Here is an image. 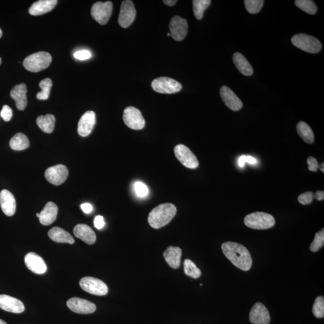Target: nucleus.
I'll list each match as a JSON object with an SVG mask.
<instances>
[{"label": "nucleus", "mask_w": 324, "mask_h": 324, "mask_svg": "<svg viewBox=\"0 0 324 324\" xmlns=\"http://www.w3.org/2000/svg\"><path fill=\"white\" fill-rule=\"evenodd\" d=\"M210 4V0H194L193 1V10H194L195 18L198 20L202 19L203 13Z\"/></svg>", "instance_id": "obj_31"}, {"label": "nucleus", "mask_w": 324, "mask_h": 324, "mask_svg": "<svg viewBox=\"0 0 324 324\" xmlns=\"http://www.w3.org/2000/svg\"><path fill=\"white\" fill-rule=\"evenodd\" d=\"M247 227L254 230H267L275 225V218L272 215L264 212H255L247 215L244 220Z\"/></svg>", "instance_id": "obj_4"}, {"label": "nucleus", "mask_w": 324, "mask_h": 324, "mask_svg": "<svg viewBox=\"0 0 324 324\" xmlns=\"http://www.w3.org/2000/svg\"><path fill=\"white\" fill-rule=\"evenodd\" d=\"M314 199V194L312 192H307L301 194L298 198V202L302 205H308Z\"/></svg>", "instance_id": "obj_39"}, {"label": "nucleus", "mask_w": 324, "mask_h": 324, "mask_svg": "<svg viewBox=\"0 0 324 324\" xmlns=\"http://www.w3.org/2000/svg\"><path fill=\"white\" fill-rule=\"evenodd\" d=\"M58 206L54 202H49L44 206L43 210L40 212L39 221L41 224L48 226L52 224L57 219Z\"/></svg>", "instance_id": "obj_24"}, {"label": "nucleus", "mask_w": 324, "mask_h": 324, "mask_svg": "<svg viewBox=\"0 0 324 324\" xmlns=\"http://www.w3.org/2000/svg\"><path fill=\"white\" fill-rule=\"evenodd\" d=\"M176 206L171 203H162L151 211L148 221L152 228L159 229L168 224L177 213Z\"/></svg>", "instance_id": "obj_2"}, {"label": "nucleus", "mask_w": 324, "mask_h": 324, "mask_svg": "<svg viewBox=\"0 0 324 324\" xmlns=\"http://www.w3.org/2000/svg\"><path fill=\"white\" fill-rule=\"evenodd\" d=\"M223 253L235 266L243 271H248L252 265L250 252L244 245L234 242H226L222 245Z\"/></svg>", "instance_id": "obj_1"}, {"label": "nucleus", "mask_w": 324, "mask_h": 324, "mask_svg": "<svg viewBox=\"0 0 324 324\" xmlns=\"http://www.w3.org/2000/svg\"><path fill=\"white\" fill-rule=\"evenodd\" d=\"M307 163L308 164V169L309 171L313 172H317L318 168H319V164L318 163L317 159L314 157H309L307 159Z\"/></svg>", "instance_id": "obj_42"}, {"label": "nucleus", "mask_w": 324, "mask_h": 324, "mask_svg": "<svg viewBox=\"0 0 324 324\" xmlns=\"http://www.w3.org/2000/svg\"><path fill=\"white\" fill-rule=\"evenodd\" d=\"M0 116H1L2 119H3L5 122H9L11 119H12L13 116L12 109H11L8 105H4L3 107H2L1 113H0Z\"/></svg>", "instance_id": "obj_40"}, {"label": "nucleus", "mask_w": 324, "mask_h": 324, "mask_svg": "<svg viewBox=\"0 0 324 324\" xmlns=\"http://www.w3.org/2000/svg\"><path fill=\"white\" fill-rule=\"evenodd\" d=\"M246 162H248V163L254 164L256 163V159L252 157V156H246V159H245Z\"/></svg>", "instance_id": "obj_48"}, {"label": "nucleus", "mask_w": 324, "mask_h": 324, "mask_svg": "<svg viewBox=\"0 0 324 324\" xmlns=\"http://www.w3.org/2000/svg\"><path fill=\"white\" fill-rule=\"evenodd\" d=\"M136 11L133 2L130 0L122 2L119 17V24L124 29L130 27L135 20Z\"/></svg>", "instance_id": "obj_12"}, {"label": "nucleus", "mask_w": 324, "mask_h": 324, "mask_svg": "<svg viewBox=\"0 0 324 324\" xmlns=\"http://www.w3.org/2000/svg\"><path fill=\"white\" fill-rule=\"evenodd\" d=\"M52 86V82L49 78H46L40 81L39 83V86L41 89L40 92L37 94V98L39 100H47L49 98L50 91Z\"/></svg>", "instance_id": "obj_33"}, {"label": "nucleus", "mask_w": 324, "mask_h": 324, "mask_svg": "<svg viewBox=\"0 0 324 324\" xmlns=\"http://www.w3.org/2000/svg\"><path fill=\"white\" fill-rule=\"evenodd\" d=\"M314 198L318 201H323L324 198V192L318 191L314 194Z\"/></svg>", "instance_id": "obj_45"}, {"label": "nucleus", "mask_w": 324, "mask_h": 324, "mask_svg": "<svg viewBox=\"0 0 324 324\" xmlns=\"http://www.w3.org/2000/svg\"><path fill=\"white\" fill-rule=\"evenodd\" d=\"M295 4L299 9L309 15H314L318 10L317 5L311 0H296Z\"/></svg>", "instance_id": "obj_32"}, {"label": "nucleus", "mask_w": 324, "mask_h": 324, "mask_svg": "<svg viewBox=\"0 0 324 324\" xmlns=\"http://www.w3.org/2000/svg\"><path fill=\"white\" fill-rule=\"evenodd\" d=\"M68 175V169L63 164L50 167L44 172V177L47 181L55 186H60L65 182Z\"/></svg>", "instance_id": "obj_11"}, {"label": "nucleus", "mask_w": 324, "mask_h": 324, "mask_svg": "<svg viewBox=\"0 0 324 324\" xmlns=\"http://www.w3.org/2000/svg\"><path fill=\"white\" fill-rule=\"evenodd\" d=\"M0 324H7L3 320H0Z\"/></svg>", "instance_id": "obj_50"}, {"label": "nucleus", "mask_w": 324, "mask_h": 324, "mask_svg": "<svg viewBox=\"0 0 324 324\" xmlns=\"http://www.w3.org/2000/svg\"><path fill=\"white\" fill-rule=\"evenodd\" d=\"M36 122L43 132L51 133L54 129L55 118L52 114H47L46 116H39L36 120Z\"/></svg>", "instance_id": "obj_28"}, {"label": "nucleus", "mask_w": 324, "mask_h": 324, "mask_svg": "<svg viewBox=\"0 0 324 324\" xmlns=\"http://www.w3.org/2000/svg\"><path fill=\"white\" fill-rule=\"evenodd\" d=\"M81 208L85 214H90L93 210V206L89 203H84L81 205Z\"/></svg>", "instance_id": "obj_44"}, {"label": "nucleus", "mask_w": 324, "mask_h": 324, "mask_svg": "<svg viewBox=\"0 0 324 324\" xmlns=\"http://www.w3.org/2000/svg\"><path fill=\"white\" fill-rule=\"evenodd\" d=\"M25 263L32 272L42 275L47 271V266L43 258L34 252L27 253L25 256Z\"/></svg>", "instance_id": "obj_17"}, {"label": "nucleus", "mask_w": 324, "mask_h": 324, "mask_svg": "<svg viewBox=\"0 0 324 324\" xmlns=\"http://www.w3.org/2000/svg\"><path fill=\"white\" fill-rule=\"evenodd\" d=\"M324 163L322 164H320L319 165V168L321 169V171H322L323 172H324Z\"/></svg>", "instance_id": "obj_49"}, {"label": "nucleus", "mask_w": 324, "mask_h": 324, "mask_svg": "<svg viewBox=\"0 0 324 324\" xmlns=\"http://www.w3.org/2000/svg\"><path fill=\"white\" fill-rule=\"evenodd\" d=\"M94 225V227L97 229V230H102V228H104L105 225L104 218L102 216H100V215L95 217Z\"/></svg>", "instance_id": "obj_43"}, {"label": "nucleus", "mask_w": 324, "mask_h": 324, "mask_svg": "<svg viewBox=\"0 0 324 324\" xmlns=\"http://www.w3.org/2000/svg\"><path fill=\"white\" fill-rule=\"evenodd\" d=\"M67 306L72 312L79 314H93L96 306L91 301L78 297H73L67 301Z\"/></svg>", "instance_id": "obj_14"}, {"label": "nucleus", "mask_w": 324, "mask_h": 324, "mask_svg": "<svg viewBox=\"0 0 324 324\" xmlns=\"http://www.w3.org/2000/svg\"><path fill=\"white\" fill-rule=\"evenodd\" d=\"M113 10V5L111 1L97 2L92 6V17L102 26L107 23Z\"/></svg>", "instance_id": "obj_8"}, {"label": "nucleus", "mask_w": 324, "mask_h": 324, "mask_svg": "<svg viewBox=\"0 0 324 324\" xmlns=\"http://www.w3.org/2000/svg\"><path fill=\"white\" fill-rule=\"evenodd\" d=\"M291 42L298 49L311 54H317L322 49V44L317 39L303 33L293 36Z\"/></svg>", "instance_id": "obj_5"}, {"label": "nucleus", "mask_w": 324, "mask_h": 324, "mask_svg": "<svg viewBox=\"0 0 324 324\" xmlns=\"http://www.w3.org/2000/svg\"><path fill=\"white\" fill-rule=\"evenodd\" d=\"M233 61L238 71L245 76H251L253 74L252 66L244 55L236 52L233 55Z\"/></svg>", "instance_id": "obj_27"}, {"label": "nucleus", "mask_w": 324, "mask_h": 324, "mask_svg": "<svg viewBox=\"0 0 324 324\" xmlns=\"http://www.w3.org/2000/svg\"><path fill=\"white\" fill-rule=\"evenodd\" d=\"M74 233L77 238L89 245L93 244L96 240L94 231L85 224H78L74 229Z\"/></svg>", "instance_id": "obj_22"}, {"label": "nucleus", "mask_w": 324, "mask_h": 324, "mask_svg": "<svg viewBox=\"0 0 324 324\" xmlns=\"http://www.w3.org/2000/svg\"><path fill=\"white\" fill-rule=\"evenodd\" d=\"M0 308L13 314H21L25 311L24 304L21 301L7 295H0Z\"/></svg>", "instance_id": "obj_19"}, {"label": "nucleus", "mask_w": 324, "mask_h": 324, "mask_svg": "<svg viewBox=\"0 0 324 324\" xmlns=\"http://www.w3.org/2000/svg\"><path fill=\"white\" fill-rule=\"evenodd\" d=\"M181 255H182V250L181 248L174 246L167 248L163 253L166 262L174 269H177L180 267Z\"/></svg>", "instance_id": "obj_25"}, {"label": "nucleus", "mask_w": 324, "mask_h": 324, "mask_svg": "<svg viewBox=\"0 0 324 324\" xmlns=\"http://www.w3.org/2000/svg\"><path fill=\"white\" fill-rule=\"evenodd\" d=\"M249 320L253 324H269L270 315L269 311L263 304L257 303L251 309Z\"/></svg>", "instance_id": "obj_15"}, {"label": "nucleus", "mask_w": 324, "mask_h": 324, "mask_svg": "<svg viewBox=\"0 0 324 324\" xmlns=\"http://www.w3.org/2000/svg\"><path fill=\"white\" fill-rule=\"evenodd\" d=\"M175 157L184 166L189 169H196L199 166V162L196 156L186 145L179 144L174 148Z\"/></svg>", "instance_id": "obj_9"}, {"label": "nucleus", "mask_w": 324, "mask_h": 324, "mask_svg": "<svg viewBox=\"0 0 324 324\" xmlns=\"http://www.w3.org/2000/svg\"><path fill=\"white\" fill-rule=\"evenodd\" d=\"M11 149L16 151H21L28 149L30 141L26 135L22 133H16L10 141Z\"/></svg>", "instance_id": "obj_30"}, {"label": "nucleus", "mask_w": 324, "mask_h": 324, "mask_svg": "<svg viewBox=\"0 0 324 324\" xmlns=\"http://www.w3.org/2000/svg\"><path fill=\"white\" fill-rule=\"evenodd\" d=\"M96 124V114L88 111L81 117L78 122V132L81 136H88L91 133Z\"/></svg>", "instance_id": "obj_18"}, {"label": "nucleus", "mask_w": 324, "mask_h": 324, "mask_svg": "<svg viewBox=\"0 0 324 324\" xmlns=\"http://www.w3.org/2000/svg\"><path fill=\"white\" fill-rule=\"evenodd\" d=\"M163 2L168 6L172 7L177 3V1L176 0H163Z\"/></svg>", "instance_id": "obj_46"}, {"label": "nucleus", "mask_w": 324, "mask_h": 324, "mask_svg": "<svg viewBox=\"0 0 324 324\" xmlns=\"http://www.w3.org/2000/svg\"><path fill=\"white\" fill-rule=\"evenodd\" d=\"M152 86L154 90L162 94H174L182 89L179 82L167 77L156 78L153 81Z\"/></svg>", "instance_id": "obj_6"}, {"label": "nucleus", "mask_w": 324, "mask_h": 324, "mask_svg": "<svg viewBox=\"0 0 324 324\" xmlns=\"http://www.w3.org/2000/svg\"><path fill=\"white\" fill-rule=\"evenodd\" d=\"M220 95L226 107L234 111H238L243 107L242 100L227 86H222L220 90Z\"/></svg>", "instance_id": "obj_16"}, {"label": "nucleus", "mask_w": 324, "mask_h": 324, "mask_svg": "<svg viewBox=\"0 0 324 324\" xmlns=\"http://www.w3.org/2000/svg\"><path fill=\"white\" fill-rule=\"evenodd\" d=\"M81 288L91 294L103 296L107 294L108 287L102 281L92 277H85L81 279Z\"/></svg>", "instance_id": "obj_7"}, {"label": "nucleus", "mask_w": 324, "mask_h": 324, "mask_svg": "<svg viewBox=\"0 0 324 324\" xmlns=\"http://www.w3.org/2000/svg\"><path fill=\"white\" fill-rule=\"evenodd\" d=\"M167 36H171V34H170V33H168V34H167Z\"/></svg>", "instance_id": "obj_54"}, {"label": "nucleus", "mask_w": 324, "mask_h": 324, "mask_svg": "<svg viewBox=\"0 0 324 324\" xmlns=\"http://www.w3.org/2000/svg\"><path fill=\"white\" fill-rule=\"evenodd\" d=\"M264 2L263 0H245L244 5L248 13L256 14L260 12Z\"/></svg>", "instance_id": "obj_35"}, {"label": "nucleus", "mask_w": 324, "mask_h": 324, "mask_svg": "<svg viewBox=\"0 0 324 324\" xmlns=\"http://www.w3.org/2000/svg\"><path fill=\"white\" fill-rule=\"evenodd\" d=\"M169 28L170 34L176 41H182L188 34V22L179 16H175L171 19Z\"/></svg>", "instance_id": "obj_13"}, {"label": "nucleus", "mask_w": 324, "mask_h": 324, "mask_svg": "<svg viewBox=\"0 0 324 324\" xmlns=\"http://www.w3.org/2000/svg\"><path fill=\"white\" fill-rule=\"evenodd\" d=\"M52 62L51 54L46 52H38L25 58L24 68L32 72H39L48 68Z\"/></svg>", "instance_id": "obj_3"}, {"label": "nucleus", "mask_w": 324, "mask_h": 324, "mask_svg": "<svg viewBox=\"0 0 324 324\" xmlns=\"http://www.w3.org/2000/svg\"><path fill=\"white\" fill-rule=\"evenodd\" d=\"M1 58H0V64H1Z\"/></svg>", "instance_id": "obj_53"}, {"label": "nucleus", "mask_w": 324, "mask_h": 324, "mask_svg": "<svg viewBox=\"0 0 324 324\" xmlns=\"http://www.w3.org/2000/svg\"><path fill=\"white\" fill-rule=\"evenodd\" d=\"M48 236L52 241L60 243L74 244L75 240L71 234L59 227H54L48 232Z\"/></svg>", "instance_id": "obj_26"}, {"label": "nucleus", "mask_w": 324, "mask_h": 324, "mask_svg": "<svg viewBox=\"0 0 324 324\" xmlns=\"http://www.w3.org/2000/svg\"><path fill=\"white\" fill-rule=\"evenodd\" d=\"M57 0H40L33 3L29 12L33 16L42 15L51 12L57 5Z\"/></svg>", "instance_id": "obj_23"}, {"label": "nucleus", "mask_w": 324, "mask_h": 324, "mask_svg": "<svg viewBox=\"0 0 324 324\" xmlns=\"http://www.w3.org/2000/svg\"><path fill=\"white\" fill-rule=\"evenodd\" d=\"M184 271L189 277L198 279L201 276V271L198 269L196 264L190 259H186L184 262Z\"/></svg>", "instance_id": "obj_34"}, {"label": "nucleus", "mask_w": 324, "mask_h": 324, "mask_svg": "<svg viewBox=\"0 0 324 324\" xmlns=\"http://www.w3.org/2000/svg\"><path fill=\"white\" fill-rule=\"evenodd\" d=\"M134 191L137 197L141 198L147 197L149 194V189L144 183L141 181H136L133 184Z\"/></svg>", "instance_id": "obj_38"}, {"label": "nucleus", "mask_w": 324, "mask_h": 324, "mask_svg": "<svg viewBox=\"0 0 324 324\" xmlns=\"http://www.w3.org/2000/svg\"><path fill=\"white\" fill-rule=\"evenodd\" d=\"M36 216H37V217L39 218V216H40V213H38L37 214H36Z\"/></svg>", "instance_id": "obj_52"}, {"label": "nucleus", "mask_w": 324, "mask_h": 324, "mask_svg": "<svg viewBox=\"0 0 324 324\" xmlns=\"http://www.w3.org/2000/svg\"><path fill=\"white\" fill-rule=\"evenodd\" d=\"M297 133L303 140L307 144L314 143L315 136L311 127L306 122H300L297 125Z\"/></svg>", "instance_id": "obj_29"}, {"label": "nucleus", "mask_w": 324, "mask_h": 324, "mask_svg": "<svg viewBox=\"0 0 324 324\" xmlns=\"http://www.w3.org/2000/svg\"><path fill=\"white\" fill-rule=\"evenodd\" d=\"M245 159H246V156H242V157H240L239 160V164L240 167H243L244 165L245 162Z\"/></svg>", "instance_id": "obj_47"}, {"label": "nucleus", "mask_w": 324, "mask_h": 324, "mask_svg": "<svg viewBox=\"0 0 324 324\" xmlns=\"http://www.w3.org/2000/svg\"><path fill=\"white\" fill-rule=\"evenodd\" d=\"M122 119L125 124L131 129L141 130L145 127V119L141 111L135 107H128L125 108Z\"/></svg>", "instance_id": "obj_10"}, {"label": "nucleus", "mask_w": 324, "mask_h": 324, "mask_svg": "<svg viewBox=\"0 0 324 324\" xmlns=\"http://www.w3.org/2000/svg\"><path fill=\"white\" fill-rule=\"evenodd\" d=\"M313 314L317 318H323L324 317V298L323 296L316 298L312 309Z\"/></svg>", "instance_id": "obj_36"}, {"label": "nucleus", "mask_w": 324, "mask_h": 324, "mask_svg": "<svg viewBox=\"0 0 324 324\" xmlns=\"http://www.w3.org/2000/svg\"><path fill=\"white\" fill-rule=\"evenodd\" d=\"M0 206L2 212L7 216H12L15 213L16 203L12 193L6 189L0 192Z\"/></svg>", "instance_id": "obj_20"}, {"label": "nucleus", "mask_w": 324, "mask_h": 324, "mask_svg": "<svg viewBox=\"0 0 324 324\" xmlns=\"http://www.w3.org/2000/svg\"><path fill=\"white\" fill-rule=\"evenodd\" d=\"M27 89L25 83L15 85L10 91V96L15 100L16 107L19 110L23 111L27 105Z\"/></svg>", "instance_id": "obj_21"}, {"label": "nucleus", "mask_w": 324, "mask_h": 324, "mask_svg": "<svg viewBox=\"0 0 324 324\" xmlns=\"http://www.w3.org/2000/svg\"><path fill=\"white\" fill-rule=\"evenodd\" d=\"M74 56L76 59L83 61L90 59L91 57V54L88 50H81V51L75 52Z\"/></svg>", "instance_id": "obj_41"}, {"label": "nucleus", "mask_w": 324, "mask_h": 324, "mask_svg": "<svg viewBox=\"0 0 324 324\" xmlns=\"http://www.w3.org/2000/svg\"><path fill=\"white\" fill-rule=\"evenodd\" d=\"M2 30H1V29H0V38L2 37Z\"/></svg>", "instance_id": "obj_51"}, {"label": "nucleus", "mask_w": 324, "mask_h": 324, "mask_svg": "<svg viewBox=\"0 0 324 324\" xmlns=\"http://www.w3.org/2000/svg\"><path fill=\"white\" fill-rule=\"evenodd\" d=\"M324 244V230H321L316 234L314 242L312 243L310 249L313 252H317Z\"/></svg>", "instance_id": "obj_37"}]
</instances>
